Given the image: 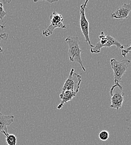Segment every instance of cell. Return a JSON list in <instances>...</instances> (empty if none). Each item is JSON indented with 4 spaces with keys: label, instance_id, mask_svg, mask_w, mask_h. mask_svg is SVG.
I'll list each match as a JSON object with an SVG mask.
<instances>
[{
    "label": "cell",
    "instance_id": "6da1fadb",
    "mask_svg": "<svg viewBox=\"0 0 131 145\" xmlns=\"http://www.w3.org/2000/svg\"><path fill=\"white\" fill-rule=\"evenodd\" d=\"M130 63L131 61L126 58H124L121 61H118L114 58L110 60V64L113 71L114 78V85L113 86L111 89V94L117 87L118 88L119 90L122 91L123 87L120 85V83L122 82V77L126 72Z\"/></svg>",
    "mask_w": 131,
    "mask_h": 145
},
{
    "label": "cell",
    "instance_id": "7a4b0ae2",
    "mask_svg": "<svg viewBox=\"0 0 131 145\" xmlns=\"http://www.w3.org/2000/svg\"><path fill=\"white\" fill-rule=\"evenodd\" d=\"M66 42L68 45V57L69 60L72 62H77L80 64L84 72L86 69L84 67L83 61L81 58V50L79 46V39L78 36H68L65 39Z\"/></svg>",
    "mask_w": 131,
    "mask_h": 145
},
{
    "label": "cell",
    "instance_id": "3957f363",
    "mask_svg": "<svg viewBox=\"0 0 131 145\" xmlns=\"http://www.w3.org/2000/svg\"><path fill=\"white\" fill-rule=\"evenodd\" d=\"M99 39L100 40L91 48V52L92 54L99 53L102 48H109L112 46H115L118 49H124V46L118 40L111 35L106 36L104 32L101 33Z\"/></svg>",
    "mask_w": 131,
    "mask_h": 145
},
{
    "label": "cell",
    "instance_id": "277c9868",
    "mask_svg": "<svg viewBox=\"0 0 131 145\" xmlns=\"http://www.w3.org/2000/svg\"><path fill=\"white\" fill-rule=\"evenodd\" d=\"M81 82V75L74 72V69H72L68 79L64 84L61 93L69 91L78 93L80 88Z\"/></svg>",
    "mask_w": 131,
    "mask_h": 145
},
{
    "label": "cell",
    "instance_id": "5b68a950",
    "mask_svg": "<svg viewBox=\"0 0 131 145\" xmlns=\"http://www.w3.org/2000/svg\"><path fill=\"white\" fill-rule=\"evenodd\" d=\"M88 2V0H87L84 2V3H83L80 6L79 23H80V27L81 29V31L82 34L84 36L85 42L89 45L90 48H92L93 45H92L90 39H89V22L88 21L85 16V10L87 9V5Z\"/></svg>",
    "mask_w": 131,
    "mask_h": 145
},
{
    "label": "cell",
    "instance_id": "8992f818",
    "mask_svg": "<svg viewBox=\"0 0 131 145\" xmlns=\"http://www.w3.org/2000/svg\"><path fill=\"white\" fill-rule=\"evenodd\" d=\"M50 25L49 27L42 31V35L46 37L51 35L53 34L54 30L56 28L66 29V25L63 24L64 18L63 16L55 11H54L52 15L50 16Z\"/></svg>",
    "mask_w": 131,
    "mask_h": 145
},
{
    "label": "cell",
    "instance_id": "52a82bcc",
    "mask_svg": "<svg viewBox=\"0 0 131 145\" xmlns=\"http://www.w3.org/2000/svg\"><path fill=\"white\" fill-rule=\"evenodd\" d=\"M131 11V3H124L111 13V18L119 20L126 19L128 18Z\"/></svg>",
    "mask_w": 131,
    "mask_h": 145
},
{
    "label": "cell",
    "instance_id": "ba28073f",
    "mask_svg": "<svg viewBox=\"0 0 131 145\" xmlns=\"http://www.w3.org/2000/svg\"><path fill=\"white\" fill-rule=\"evenodd\" d=\"M124 93L122 91H115L111 94V105L110 107L113 109H119L120 108L124 101Z\"/></svg>",
    "mask_w": 131,
    "mask_h": 145
},
{
    "label": "cell",
    "instance_id": "9c48e42d",
    "mask_svg": "<svg viewBox=\"0 0 131 145\" xmlns=\"http://www.w3.org/2000/svg\"><path fill=\"white\" fill-rule=\"evenodd\" d=\"M14 116L13 115L5 116L0 112V132L5 131L7 132V126H10L13 122Z\"/></svg>",
    "mask_w": 131,
    "mask_h": 145
},
{
    "label": "cell",
    "instance_id": "30bf717a",
    "mask_svg": "<svg viewBox=\"0 0 131 145\" xmlns=\"http://www.w3.org/2000/svg\"><path fill=\"white\" fill-rule=\"evenodd\" d=\"M76 93L69 91H65L64 93H61L59 95L61 99V102L60 104L57 106V109H60L62 108L65 103L72 101L73 98L76 97Z\"/></svg>",
    "mask_w": 131,
    "mask_h": 145
},
{
    "label": "cell",
    "instance_id": "8fae6325",
    "mask_svg": "<svg viewBox=\"0 0 131 145\" xmlns=\"http://www.w3.org/2000/svg\"><path fill=\"white\" fill-rule=\"evenodd\" d=\"M6 137V141L8 145H17V137L15 135L8 134V132L3 131L2 132Z\"/></svg>",
    "mask_w": 131,
    "mask_h": 145
},
{
    "label": "cell",
    "instance_id": "7c38bea8",
    "mask_svg": "<svg viewBox=\"0 0 131 145\" xmlns=\"http://www.w3.org/2000/svg\"><path fill=\"white\" fill-rule=\"evenodd\" d=\"M98 137L100 140L105 141H107L109 138V133L107 131L103 130V131H101L100 132H99Z\"/></svg>",
    "mask_w": 131,
    "mask_h": 145
},
{
    "label": "cell",
    "instance_id": "4fadbf2b",
    "mask_svg": "<svg viewBox=\"0 0 131 145\" xmlns=\"http://www.w3.org/2000/svg\"><path fill=\"white\" fill-rule=\"evenodd\" d=\"M7 15V12L3 10V5L0 2V21L3 22V19Z\"/></svg>",
    "mask_w": 131,
    "mask_h": 145
},
{
    "label": "cell",
    "instance_id": "5bb4252c",
    "mask_svg": "<svg viewBox=\"0 0 131 145\" xmlns=\"http://www.w3.org/2000/svg\"><path fill=\"white\" fill-rule=\"evenodd\" d=\"M8 39V34H6V33H2L0 34V42L2 40H4L6 41ZM3 52V50L1 48V47L0 46V53H2Z\"/></svg>",
    "mask_w": 131,
    "mask_h": 145
},
{
    "label": "cell",
    "instance_id": "9a60e30c",
    "mask_svg": "<svg viewBox=\"0 0 131 145\" xmlns=\"http://www.w3.org/2000/svg\"><path fill=\"white\" fill-rule=\"evenodd\" d=\"M131 51V45L128 48H127V49H123V50H122V52H121V53H122V55L125 58L126 57V56H127V55Z\"/></svg>",
    "mask_w": 131,
    "mask_h": 145
},
{
    "label": "cell",
    "instance_id": "2e32d148",
    "mask_svg": "<svg viewBox=\"0 0 131 145\" xmlns=\"http://www.w3.org/2000/svg\"><path fill=\"white\" fill-rule=\"evenodd\" d=\"M0 27L1 28V29L2 30H4L5 29V25H1L0 24Z\"/></svg>",
    "mask_w": 131,
    "mask_h": 145
},
{
    "label": "cell",
    "instance_id": "e0dca14e",
    "mask_svg": "<svg viewBox=\"0 0 131 145\" xmlns=\"http://www.w3.org/2000/svg\"><path fill=\"white\" fill-rule=\"evenodd\" d=\"M3 3H10V2H11V1H3Z\"/></svg>",
    "mask_w": 131,
    "mask_h": 145
}]
</instances>
